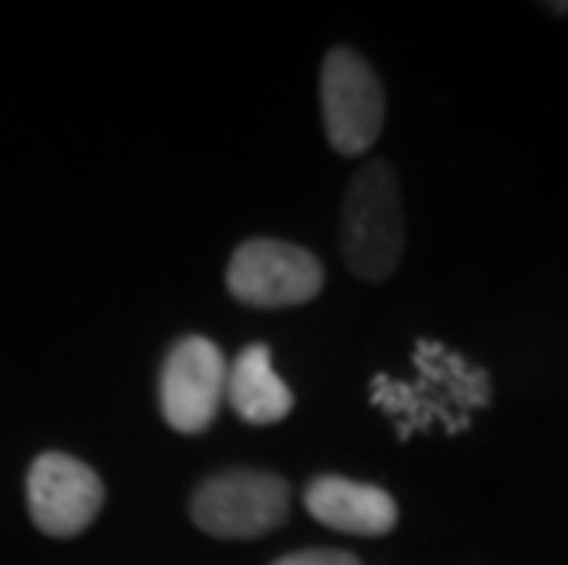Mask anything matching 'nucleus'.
Here are the masks:
<instances>
[{
	"mask_svg": "<svg viewBox=\"0 0 568 565\" xmlns=\"http://www.w3.org/2000/svg\"><path fill=\"white\" fill-rule=\"evenodd\" d=\"M407 221L396 170L385 159L359 165L342 202V258L364 283L393 280L404 261Z\"/></svg>",
	"mask_w": 568,
	"mask_h": 565,
	"instance_id": "f257e3e1",
	"label": "nucleus"
},
{
	"mask_svg": "<svg viewBox=\"0 0 568 565\" xmlns=\"http://www.w3.org/2000/svg\"><path fill=\"white\" fill-rule=\"evenodd\" d=\"M290 518V485L268 471H221L191 496V522L216 539H261Z\"/></svg>",
	"mask_w": 568,
	"mask_h": 565,
	"instance_id": "f03ea898",
	"label": "nucleus"
},
{
	"mask_svg": "<svg viewBox=\"0 0 568 565\" xmlns=\"http://www.w3.org/2000/svg\"><path fill=\"white\" fill-rule=\"evenodd\" d=\"M320 107L326 140L345 159H359L385 129V89L378 70L353 48H331L320 70Z\"/></svg>",
	"mask_w": 568,
	"mask_h": 565,
	"instance_id": "7ed1b4c3",
	"label": "nucleus"
},
{
	"mask_svg": "<svg viewBox=\"0 0 568 565\" xmlns=\"http://www.w3.org/2000/svg\"><path fill=\"white\" fill-rule=\"evenodd\" d=\"M323 283L320 258L286 239H246L227 261V294L250 309L308 305Z\"/></svg>",
	"mask_w": 568,
	"mask_h": 565,
	"instance_id": "20e7f679",
	"label": "nucleus"
},
{
	"mask_svg": "<svg viewBox=\"0 0 568 565\" xmlns=\"http://www.w3.org/2000/svg\"><path fill=\"white\" fill-rule=\"evenodd\" d=\"M224 386H227V360L221 353V345L202 339V334L180 339L169 349L159 379V401L165 423L176 434H205L224 404Z\"/></svg>",
	"mask_w": 568,
	"mask_h": 565,
	"instance_id": "39448f33",
	"label": "nucleus"
},
{
	"mask_svg": "<svg viewBox=\"0 0 568 565\" xmlns=\"http://www.w3.org/2000/svg\"><path fill=\"white\" fill-rule=\"evenodd\" d=\"M30 518L44 536L70 539L84 533L103 507V481L67 452H44L27 477Z\"/></svg>",
	"mask_w": 568,
	"mask_h": 565,
	"instance_id": "423d86ee",
	"label": "nucleus"
},
{
	"mask_svg": "<svg viewBox=\"0 0 568 565\" xmlns=\"http://www.w3.org/2000/svg\"><path fill=\"white\" fill-rule=\"evenodd\" d=\"M305 511L320 525L345 536H385L396 528V500L382 485L353 481L337 474H320L305 488Z\"/></svg>",
	"mask_w": 568,
	"mask_h": 565,
	"instance_id": "0eeeda50",
	"label": "nucleus"
},
{
	"mask_svg": "<svg viewBox=\"0 0 568 565\" xmlns=\"http://www.w3.org/2000/svg\"><path fill=\"white\" fill-rule=\"evenodd\" d=\"M224 401L250 426H275L294 412V393L275 375L268 345H246L227 364Z\"/></svg>",
	"mask_w": 568,
	"mask_h": 565,
	"instance_id": "6e6552de",
	"label": "nucleus"
},
{
	"mask_svg": "<svg viewBox=\"0 0 568 565\" xmlns=\"http://www.w3.org/2000/svg\"><path fill=\"white\" fill-rule=\"evenodd\" d=\"M272 565H364L348 551H334V547H308V551H294V555H283Z\"/></svg>",
	"mask_w": 568,
	"mask_h": 565,
	"instance_id": "1a4fd4ad",
	"label": "nucleus"
},
{
	"mask_svg": "<svg viewBox=\"0 0 568 565\" xmlns=\"http://www.w3.org/2000/svg\"><path fill=\"white\" fill-rule=\"evenodd\" d=\"M550 11L554 19H568V0H550V4H542Z\"/></svg>",
	"mask_w": 568,
	"mask_h": 565,
	"instance_id": "9d476101",
	"label": "nucleus"
}]
</instances>
